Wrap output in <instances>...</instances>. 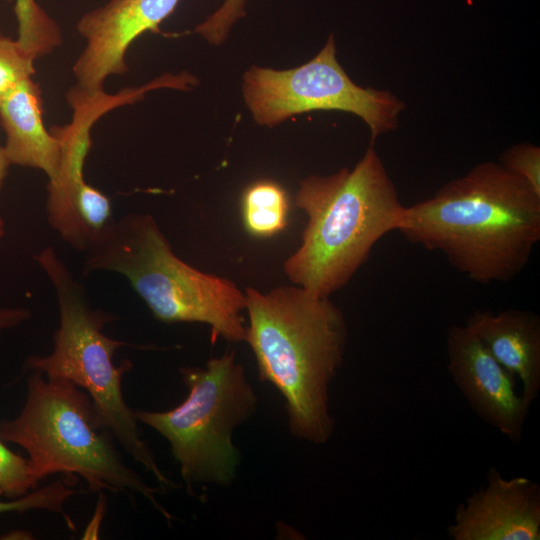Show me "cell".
Masks as SVG:
<instances>
[{
	"label": "cell",
	"mask_w": 540,
	"mask_h": 540,
	"mask_svg": "<svg viewBox=\"0 0 540 540\" xmlns=\"http://www.w3.org/2000/svg\"><path fill=\"white\" fill-rule=\"evenodd\" d=\"M479 284L513 280L540 240V194L500 163L483 162L405 206L397 230Z\"/></svg>",
	"instance_id": "6da1fadb"
},
{
	"label": "cell",
	"mask_w": 540,
	"mask_h": 540,
	"mask_svg": "<svg viewBox=\"0 0 540 540\" xmlns=\"http://www.w3.org/2000/svg\"><path fill=\"white\" fill-rule=\"evenodd\" d=\"M244 294L245 342L260 381L282 395L294 437L325 444L335 427L330 385L342 367L347 340L343 312L329 297L297 285L269 292L249 287Z\"/></svg>",
	"instance_id": "7a4b0ae2"
},
{
	"label": "cell",
	"mask_w": 540,
	"mask_h": 540,
	"mask_svg": "<svg viewBox=\"0 0 540 540\" xmlns=\"http://www.w3.org/2000/svg\"><path fill=\"white\" fill-rule=\"evenodd\" d=\"M296 206L307 223L284 271L294 285L322 297L344 287L374 245L398 230L405 209L372 146L352 169L303 179Z\"/></svg>",
	"instance_id": "3957f363"
},
{
	"label": "cell",
	"mask_w": 540,
	"mask_h": 540,
	"mask_svg": "<svg viewBox=\"0 0 540 540\" xmlns=\"http://www.w3.org/2000/svg\"><path fill=\"white\" fill-rule=\"evenodd\" d=\"M26 387L20 413L0 420V437L27 452L38 482L54 474L74 482L81 477L89 491L107 490L132 499L141 495L168 523L173 520L157 500L161 490L125 464L83 389L38 370L29 371Z\"/></svg>",
	"instance_id": "277c9868"
},
{
	"label": "cell",
	"mask_w": 540,
	"mask_h": 540,
	"mask_svg": "<svg viewBox=\"0 0 540 540\" xmlns=\"http://www.w3.org/2000/svg\"><path fill=\"white\" fill-rule=\"evenodd\" d=\"M85 252V272L123 275L158 321L207 324L212 344L245 342V294L178 258L150 214L113 218Z\"/></svg>",
	"instance_id": "5b68a950"
},
{
	"label": "cell",
	"mask_w": 540,
	"mask_h": 540,
	"mask_svg": "<svg viewBox=\"0 0 540 540\" xmlns=\"http://www.w3.org/2000/svg\"><path fill=\"white\" fill-rule=\"evenodd\" d=\"M34 259L53 285L59 307V327L53 335V350L45 356H30L24 372L38 370L46 377L66 379L90 397L102 424L124 450L157 481L161 492L178 485L159 467L155 455L140 435L135 410L125 402L123 376L133 365L129 359L114 364L116 351L133 346L104 334L116 317L94 308L84 286L74 278L55 249L47 246Z\"/></svg>",
	"instance_id": "8992f818"
},
{
	"label": "cell",
	"mask_w": 540,
	"mask_h": 540,
	"mask_svg": "<svg viewBox=\"0 0 540 540\" xmlns=\"http://www.w3.org/2000/svg\"><path fill=\"white\" fill-rule=\"evenodd\" d=\"M179 371L184 401L166 411L136 410L135 417L167 440L188 491L196 484L229 486L241 459L233 433L254 416L256 392L233 350Z\"/></svg>",
	"instance_id": "52a82bcc"
},
{
	"label": "cell",
	"mask_w": 540,
	"mask_h": 540,
	"mask_svg": "<svg viewBox=\"0 0 540 540\" xmlns=\"http://www.w3.org/2000/svg\"><path fill=\"white\" fill-rule=\"evenodd\" d=\"M243 96L253 119L273 127L312 111H343L361 118L371 142L398 127L405 105L387 90L354 83L337 60L336 41L330 35L308 62L291 69L252 66L243 76Z\"/></svg>",
	"instance_id": "ba28073f"
},
{
	"label": "cell",
	"mask_w": 540,
	"mask_h": 540,
	"mask_svg": "<svg viewBox=\"0 0 540 540\" xmlns=\"http://www.w3.org/2000/svg\"><path fill=\"white\" fill-rule=\"evenodd\" d=\"M180 0H110L83 14L76 29L86 46L72 71L76 84L68 91V103L94 100L106 93L105 80L128 71L130 45L159 25L176 9Z\"/></svg>",
	"instance_id": "9c48e42d"
},
{
	"label": "cell",
	"mask_w": 540,
	"mask_h": 540,
	"mask_svg": "<svg viewBox=\"0 0 540 540\" xmlns=\"http://www.w3.org/2000/svg\"><path fill=\"white\" fill-rule=\"evenodd\" d=\"M448 371L478 417L513 444L522 440L530 406L516 392V377L465 325L447 329Z\"/></svg>",
	"instance_id": "30bf717a"
},
{
	"label": "cell",
	"mask_w": 540,
	"mask_h": 540,
	"mask_svg": "<svg viewBox=\"0 0 540 540\" xmlns=\"http://www.w3.org/2000/svg\"><path fill=\"white\" fill-rule=\"evenodd\" d=\"M486 484L455 510L453 540H540V486L524 476L504 478L490 467Z\"/></svg>",
	"instance_id": "8fae6325"
},
{
	"label": "cell",
	"mask_w": 540,
	"mask_h": 540,
	"mask_svg": "<svg viewBox=\"0 0 540 540\" xmlns=\"http://www.w3.org/2000/svg\"><path fill=\"white\" fill-rule=\"evenodd\" d=\"M465 326L521 385V395L531 406L540 391V317L533 311L476 310Z\"/></svg>",
	"instance_id": "7c38bea8"
},
{
	"label": "cell",
	"mask_w": 540,
	"mask_h": 540,
	"mask_svg": "<svg viewBox=\"0 0 540 540\" xmlns=\"http://www.w3.org/2000/svg\"><path fill=\"white\" fill-rule=\"evenodd\" d=\"M0 124L11 165L39 169L53 180L60 167L62 144L44 125L42 91L32 78L0 99Z\"/></svg>",
	"instance_id": "4fadbf2b"
},
{
	"label": "cell",
	"mask_w": 540,
	"mask_h": 540,
	"mask_svg": "<svg viewBox=\"0 0 540 540\" xmlns=\"http://www.w3.org/2000/svg\"><path fill=\"white\" fill-rule=\"evenodd\" d=\"M288 211V195L273 180L256 181L243 193L244 225L256 237H270L281 232L287 225Z\"/></svg>",
	"instance_id": "5bb4252c"
},
{
	"label": "cell",
	"mask_w": 540,
	"mask_h": 540,
	"mask_svg": "<svg viewBox=\"0 0 540 540\" xmlns=\"http://www.w3.org/2000/svg\"><path fill=\"white\" fill-rule=\"evenodd\" d=\"M18 22L17 41L35 59L54 51L62 43L60 28L36 0H14Z\"/></svg>",
	"instance_id": "9a60e30c"
},
{
	"label": "cell",
	"mask_w": 540,
	"mask_h": 540,
	"mask_svg": "<svg viewBox=\"0 0 540 540\" xmlns=\"http://www.w3.org/2000/svg\"><path fill=\"white\" fill-rule=\"evenodd\" d=\"M76 482L62 477L43 488H35L27 494L9 501H1L3 493L0 489V514L24 513L29 510L41 509L59 514L70 530H75V524L65 512L64 503L77 493L73 488Z\"/></svg>",
	"instance_id": "2e32d148"
},
{
	"label": "cell",
	"mask_w": 540,
	"mask_h": 540,
	"mask_svg": "<svg viewBox=\"0 0 540 540\" xmlns=\"http://www.w3.org/2000/svg\"><path fill=\"white\" fill-rule=\"evenodd\" d=\"M35 58L17 41L0 35V99L35 74Z\"/></svg>",
	"instance_id": "e0dca14e"
},
{
	"label": "cell",
	"mask_w": 540,
	"mask_h": 540,
	"mask_svg": "<svg viewBox=\"0 0 540 540\" xmlns=\"http://www.w3.org/2000/svg\"><path fill=\"white\" fill-rule=\"evenodd\" d=\"M38 485L28 459L9 449L0 437V489L3 496L18 498Z\"/></svg>",
	"instance_id": "ac0fdd59"
},
{
	"label": "cell",
	"mask_w": 540,
	"mask_h": 540,
	"mask_svg": "<svg viewBox=\"0 0 540 540\" xmlns=\"http://www.w3.org/2000/svg\"><path fill=\"white\" fill-rule=\"evenodd\" d=\"M247 0H224L218 9L199 23L195 32L212 45L228 38L233 25L245 17Z\"/></svg>",
	"instance_id": "d6986e66"
},
{
	"label": "cell",
	"mask_w": 540,
	"mask_h": 540,
	"mask_svg": "<svg viewBox=\"0 0 540 540\" xmlns=\"http://www.w3.org/2000/svg\"><path fill=\"white\" fill-rule=\"evenodd\" d=\"M507 170L526 181L540 194V148L531 143L516 144L507 149L500 162Z\"/></svg>",
	"instance_id": "ffe728a7"
},
{
	"label": "cell",
	"mask_w": 540,
	"mask_h": 540,
	"mask_svg": "<svg viewBox=\"0 0 540 540\" xmlns=\"http://www.w3.org/2000/svg\"><path fill=\"white\" fill-rule=\"evenodd\" d=\"M31 317V311L23 307H2L0 308V332L12 329Z\"/></svg>",
	"instance_id": "44dd1931"
},
{
	"label": "cell",
	"mask_w": 540,
	"mask_h": 540,
	"mask_svg": "<svg viewBox=\"0 0 540 540\" xmlns=\"http://www.w3.org/2000/svg\"><path fill=\"white\" fill-rule=\"evenodd\" d=\"M11 163L7 157L4 145L0 144V193L2 191L3 185L5 183V179L8 174V169L10 167ZM5 235V224L3 219L0 217V240Z\"/></svg>",
	"instance_id": "7402d4cb"
},
{
	"label": "cell",
	"mask_w": 540,
	"mask_h": 540,
	"mask_svg": "<svg viewBox=\"0 0 540 540\" xmlns=\"http://www.w3.org/2000/svg\"><path fill=\"white\" fill-rule=\"evenodd\" d=\"M6 1H13V0H6Z\"/></svg>",
	"instance_id": "603a6c76"
}]
</instances>
